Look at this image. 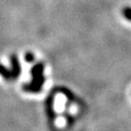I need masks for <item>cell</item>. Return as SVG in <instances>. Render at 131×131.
Returning a JSON list of instances; mask_svg holds the SVG:
<instances>
[{"instance_id": "1", "label": "cell", "mask_w": 131, "mask_h": 131, "mask_svg": "<svg viewBox=\"0 0 131 131\" xmlns=\"http://www.w3.org/2000/svg\"><path fill=\"white\" fill-rule=\"evenodd\" d=\"M45 83V77L43 74L32 76L31 81L29 83L23 85V90L30 93H39Z\"/></svg>"}, {"instance_id": "2", "label": "cell", "mask_w": 131, "mask_h": 131, "mask_svg": "<svg viewBox=\"0 0 131 131\" xmlns=\"http://www.w3.org/2000/svg\"><path fill=\"white\" fill-rule=\"evenodd\" d=\"M10 63H11V75L12 78L16 79L21 73V66L19 64V60L17 55H13L10 56Z\"/></svg>"}, {"instance_id": "3", "label": "cell", "mask_w": 131, "mask_h": 131, "mask_svg": "<svg viewBox=\"0 0 131 131\" xmlns=\"http://www.w3.org/2000/svg\"><path fill=\"white\" fill-rule=\"evenodd\" d=\"M43 72H44V65L41 62L36 64L30 69V74H31V76H37V75L43 74Z\"/></svg>"}, {"instance_id": "4", "label": "cell", "mask_w": 131, "mask_h": 131, "mask_svg": "<svg viewBox=\"0 0 131 131\" xmlns=\"http://www.w3.org/2000/svg\"><path fill=\"white\" fill-rule=\"evenodd\" d=\"M0 75L5 79H10L12 78V75H11V71L7 69L4 66L0 64Z\"/></svg>"}, {"instance_id": "5", "label": "cell", "mask_w": 131, "mask_h": 131, "mask_svg": "<svg viewBox=\"0 0 131 131\" xmlns=\"http://www.w3.org/2000/svg\"><path fill=\"white\" fill-rule=\"evenodd\" d=\"M35 60V57H34V55L32 53H30V52H27L26 55H25V60L28 63H31L33 62Z\"/></svg>"}, {"instance_id": "6", "label": "cell", "mask_w": 131, "mask_h": 131, "mask_svg": "<svg viewBox=\"0 0 131 131\" xmlns=\"http://www.w3.org/2000/svg\"><path fill=\"white\" fill-rule=\"evenodd\" d=\"M124 16L128 19V20L131 21V8L130 7L124 8Z\"/></svg>"}]
</instances>
